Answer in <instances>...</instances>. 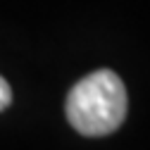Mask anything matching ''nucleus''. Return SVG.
Returning a JSON list of instances; mask_svg holds the SVG:
<instances>
[{
    "instance_id": "obj_2",
    "label": "nucleus",
    "mask_w": 150,
    "mask_h": 150,
    "mask_svg": "<svg viewBox=\"0 0 150 150\" xmlns=\"http://www.w3.org/2000/svg\"><path fill=\"white\" fill-rule=\"evenodd\" d=\"M10 103H12V88H10V83L3 76H0V112L7 110Z\"/></svg>"
},
{
    "instance_id": "obj_1",
    "label": "nucleus",
    "mask_w": 150,
    "mask_h": 150,
    "mask_svg": "<svg viewBox=\"0 0 150 150\" xmlns=\"http://www.w3.org/2000/svg\"><path fill=\"white\" fill-rule=\"evenodd\" d=\"M129 98L124 81L112 69H98L71 86L67 96V119L81 136L100 138L124 124Z\"/></svg>"
}]
</instances>
